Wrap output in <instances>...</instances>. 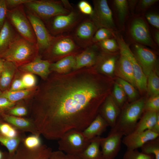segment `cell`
<instances>
[{
    "label": "cell",
    "instance_id": "cell-1",
    "mask_svg": "<svg viewBox=\"0 0 159 159\" xmlns=\"http://www.w3.org/2000/svg\"><path fill=\"white\" fill-rule=\"evenodd\" d=\"M90 67L52 77L34 102L30 118L46 139L59 140L72 129L82 131L98 114L105 89Z\"/></svg>",
    "mask_w": 159,
    "mask_h": 159
},
{
    "label": "cell",
    "instance_id": "cell-2",
    "mask_svg": "<svg viewBox=\"0 0 159 159\" xmlns=\"http://www.w3.org/2000/svg\"><path fill=\"white\" fill-rule=\"evenodd\" d=\"M146 101L142 98L125 104L122 107L114 127L111 129L121 132L124 136L133 132L144 112Z\"/></svg>",
    "mask_w": 159,
    "mask_h": 159
},
{
    "label": "cell",
    "instance_id": "cell-3",
    "mask_svg": "<svg viewBox=\"0 0 159 159\" xmlns=\"http://www.w3.org/2000/svg\"><path fill=\"white\" fill-rule=\"evenodd\" d=\"M39 50L37 43H32L22 37L17 36L8 49L0 55V57L16 65L29 62Z\"/></svg>",
    "mask_w": 159,
    "mask_h": 159
},
{
    "label": "cell",
    "instance_id": "cell-4",
    "mask_svg": "<svg viewBox=\"0 0 159 159\" xmlns=\"http://www.w3.org/2000/svg\"><path fill=\"white\" fill-rule=\"evenodd\" d=\"M91 140L86 138L82 131L71 129L65 132L59 139L58 149L66 154L78 155L89 145Z\"/></svg>",
    "mask_w": 159,
    "mask_h": 159
},
{
    "label": "cell",
    "instance_id": "cell-5",
    "mask_svg": "<svg viewBox=\"0 0 159 159\" xmlns=\"http://www.w3.org/2000/svg\"><path fill=\"white\" fill-rule=\"evenodd\" d=\"M25 5L41 19H48L59 15L68 14L71 11L65 7L62 0H31Z\"/></svg>",
    "mask_w": 159,
    "mask_h": 159
},
{
    "label": "cell",
    "instance_id": "cell-6",
    "mask_svg": "<svg viewBox=\"0 0 159 159\" xmlns=\"http://www.w3.org/2000/svg\"><path fill=\"white\" fill-rule=\"evenodd\" d=\"M6 16L23 38L32 43H37L32 27L21 7L7 9Z\"/></svg>",
    "mask_w": 159,
    "mask_h": 159
},
{
    "label": "cell",
    "instance_id": "cell-7",
    "mask_svg": "<svg viewBox=\"0 0 159 159\" xmlns=\"http://www.w3.org/2000/svg\"><path fill=\"white\" fill-rule=\"evenodd\" d=\"M117 41L120 53L126 56L131 64L136 86L141 91L146 90L147 89V77L136 57L122 37L117 36Z\"/></svg>",
    "mask_w": 159,
    "mask_h": 159
},
{
    "label": "cell",
    "instance_id": "cell-8",
    "mask_svg": "<svg viewBox=\"0 0 159 159\" xmlns=\"http://www.w3.org/2000/svg\"><path fill=\"white\" fill-rule=\"evenodd\" d=\"M94 8L90 19L98 29L106 28L112 31L115 28L112 11L106 0L93 1Z\"/></svg>",
    "mask_w": 159,
    "mask_h": 159
},
{
    "label": "cell",
    "instance_id": "cell-9",
    "mask_svg": "<svg viewBox=\"0 0 159 159\" xmlns=\"http://www.w3.org/2000/svg\"><path fill=\"white\" fill-rule=\"evenodd\" d=\"M80 47L72 36L62 34L54 37L47 50L54 57H64L72 54Z\"/></svg>",
    "mask_w": 159,
    "mask_h": 159
},
{
    "label": "cell",
    "instance_id": "cell-10",
    "mask_svg": "<svg viewBox=\"0 0 159 159\" xmlns=\"http://www.w3.org/2000/svg\"><path fill=\"white\" fill-rule=\"evenodd\" d=\"M52 151V148L45 145L42 144L36 149H30L25 146L22 142L14 153L3 152L2 159H49Z\"/></svg>",
    "mask_w": 159,
    "mask_h": 159
},
{
    "label": "cell",
    "instance_id": "cell-11",
    "mask_svg": "<svg viewBox=\"0 0 159 159\" xmlns=\"http://www.w3.org/2000/svg\"><path fill=\"white\" fill-rule=\"evenodd\" d=\"M123 134L121 132L111 129L107 136L101 138L102 159H115L121 148Z\"/></svg>",
    "mask_w": 159,
    "mask_h": 159
},
{
    "label": "cell",
    "instance_id": "cell-12",
    "mask_svg": "<svg viewBox=\"0 0 159 159\" xmlns=\"http://www.w3.org/2000/svg\"><path fill=\"white\" fill-rule=\"evenodd\" d=\"M26 16L34 32L39 49L47 50L54 37L49 33L40 18L30 13Z\"/></svg>",
    "mask_w": 159,
    "mask_h": 159
},
{
    "label": "cell",
    "instance_id": "cell-13",
    "mask_svg": "<svg viewBox=\"0 0 159 159\" xmlns=\"http://www.w3.org/2000/svg\"><path fill=\"white\" fill-rule=\"evenodd\" d=\"M97 29L90 19H87L77 26L72 36L80 47L86 48L92 45V38Z\"/></svg>",
    "mask_w": 159,
    "mask_h": 159
},
{
    "label": "cell",
    "instance_id": "cell-14",
    "mask_svg": "<svg viewBox=\"0 0 159 159\" xmlns=\"http://www.w3.org/2000/svg\"><path fill=\"white\" fill-rule=\"evenodd\" d=\"M130 33L132 38L138 44L153 47L155 46L147 24L143 18L137 17L133 20Z\"/></svg>",
    "mask_w": 159,
    "mask_h": 159
},
{
    "label": "cell",
    "instance_id": "cell-15",
    "mask_svg": "<svg viewBox=\"0 0 159 159\" xmlns=\"http://www.w3.org/2000/svg\"><path fill=\"white\" fill-rule=\"evenodd\" d=\"M53 18L51 30L55 34L62 33L70 30L80 20L79 13L72 10L68 14L59 15Z\"/></svg>",
    "mask_w": 159,
    "mask_h": 159
},
{
    "label": "cell",
    "instance_id": "cell-16",
    "mask_svg": "<svg viewBox=\"0 0 159 159\" xmlns=\"http://www.w3.org/2000/svg\"><path fill=\"white\" fill-rule=\"evenodd\" d=\"M133 46L135 56L147 77L155 66L156 56L152 51L142 45L136 43Z\"/></svg>",
    "mask_w": 159,
    "mask_h": 159
},
{
    "label": "cell",
    "instance_id": "cell-17",
    "mask_svg": "<svg viewBox=\"0 0 159 159\" xmlns=\"http://www.w3.org/2000/svg\"><path fill=\"white\" fill-rule=\"evenodd\" d=\"M159 134L151 130L140 132H133L124 136L122 142L126 146L127 150H136L140 148L147 141L159 137Z\"/></svg>",
    "mask_w": 159,
    "mask_h": 159
},
{
    "label": "cell",
    "instance_id": "cell-18",
    "mask_svg": "<svg viewBox=\"0 0 159 159\" xmlns=\"http://www.w3.org/2000/svg\"><path fill=\"white\" fill-rule=\"evenodd\" d=\"M0 117L4 122L19 131L29 132L38 135L41 134L30 118L16 117L5 113L0 114Z\"/></svg>",
    "mask_w": 159,
    "mask_h": 159
},
{
    "label": "cell",
    "instance_id": "cell-19",
    "mask_svg": "<svg viewBox=\"0 0 159 159\" xmlns=\"http://www.w3.org/2000/svg\"><path fill=\"white\" fill-rule=\"evenodd\" d=\"M120 108L117 105L112 96L107 97L101 105L98 114L111 128H113L120 113Z\"/></svg>",
    "mask_w": 159,
    "mask_h": 159
},
{
    "label": "cell",
    "instance_id": "cell-20",
    "mask_svg": "<svg viewBox=\"0 0 159 159\" xmlns=\"http://www.w3.org/2000/svg\"><path fill=\"white\" fill-rule=\"evenodd\" d=\"M97 46L91 45L82 52L75 56V64L73 69L91 67L95 64L98 58L96 52Z\"/></svg>",
    "mask_w": 159,
    "mask_h": 159
},
{
    "label": "cell",
    "instance_id": "cell-21",
    "mask_svg": "<svg viewBox=\"0 0 159 159\" xmlns=\"http://www.w3.org/2000/svg\"><path fill=\"white\" fill-rule=\"evenodd\" d=\"M50 65L48 60L37 57L32 61L22 65L20 68L25 71L36 74L46 78L49 73Z\"/></svg>",
    "mask_w": 159,
    "mask_h": 159
},
{
    "label": "cell",
    "instance_id": "cell-22",
    "mask_svg": "<svg viewBox=\"0 0 159 159\" xmlns=\"http://www.w3.org/2000/svg\"><path fill=\"white\" fill-rule=\"evenodd\" d=\"M109 125L99 114L82 132L87 139L91 140L97 136H100L107 130Z\"/></svg>",
    "mask_w": 159,
    "mask_h": 159
},
{
    "label": "cell",
    "instance_id": "cell-23",
    "mask_svg": "<svg viewBox=\"0 0 159 159\" xmlns=\"http://www.w3.org/2000/svg\"><path fill=\"white\" fill-rule=\"evenodd\" d=\"M118 71L121 78L136 87L131 64L127 58L120 53V57L117 64Z\"/></svg>",
    "mask_w": 159,
    "mask_h": 159
},
{
    "label": "cell",
    "instance_id": "cell-24",
    "mask_svg": "<svg viewBox=\"0 0 159 159\" xmlns=\"http://www.w3.org/2000/svg\"><path fill=\"white\" fill-rule=\"evenodd\" d=\"M117 60V57L115 55L103 53L98 58L96 62L97 68L105 74L112 75L116 67Z\"/></svg>",
    "mask_w": 159,
    "mask_h": 159
},
{
    "label": "cell",
    "instance_id": "cell-25",
    "mask_svg": "<svg viewBox=\"0 0 159 159\" xmlns=\"http://www.w3.org/2000/svg\"><path fill=\"white\" fill-rule=\"evenodd\" d=\"M101 138L97 136L91 139L87 146L78 155L80 159H102L100 149Z\"/></svg>",
    "mask_w": 159,
    "mask_h": 159
},
{
    "label": "cell",
    "instance_id": "cell-26",
    "mask_svg": "<svg viewBox=\"0 0 159 159\" xmlns=\"http://www.w3.org/2000/svg\"><path fill=\"white\" fill-rule=\"evenodd\" d=\"M159 115V112L144 111L133 132H140L151 130L155 123Z\"/></svg>",
    "mask_w": 159,
    "mask_h": 159
},
{
    "label": "cell",
    "instance_id": "cell-27",
    "mask_svg": "<svg viewBox=\"0 0 159 159\" xmlns=\"http://www.w3.org/2000/svg\"><path fill=\"white\" fill-rule=\"evenodd\" d=\"M17 36L7 20L0 31V55L5 51Z\"/></svg>",
    "mask_w": 159,
    "mask_h": 159
},
{
    "label": "cell",
    "instance_id": "cell-28",
    "mask_svg": "<svg viewBox=\"0 0 159 159\" xmlns=\"http://www.w3.org/2000/svg\"><path fill=\"white\" fill-rule=\"evenodd\" d=\"M16 68L14 63L4 61L0 76V89L2 92L7 90L12 80Z\"/></svg>",
    "mask_w": 159,
    "mask_h": 159
},
{
    "label": "cell",
    "instance_id": "cell-29",
    "mask_svg": "<svg viewBox=\"0 0 159 159\" xmlns=\"http://www.w3.org/2000/svg\"><path fill=\"white\" fill-rule=\"evenodd\" d=\"M75 64V56L69 55L51 64L50 68L59 74H65L73 69Z\"/></svg>",
    "mask_w": 159,
    "mask_h": 159
},
{
    "label": "cell",
    "instance_id": "cell-30",
    "mask_svg": "<svg viewBox=\"0 0 159 159\" xmlns=\"http://www.w3.org/2000/svg\"><path fill=\"white\" fill-rule=\"evenodd\" d=\"M26 137L24 134L17 138H11L0 132V143L6 148L9 153L13 154L16 151Z\"/></svg>",
    "mask_w": 159,
    "mask_h": 159
},
{
    "label": "cell",
    "instance_id": "cell-31",
    "mask_svg": "<svg viewBox=\"0 0 159 159\" xmlns=\"http://www.w3.org/2000/svg\"><path fill=\"white\" fill-rule=\"evenodd\" d=\"M31 89L16 91L6 90L2 92L0 96L6 98L12 102L15 103L26 98L31 95L33 92V90Z\"/></svg>",
    "mask_w": 159,
    "mask_h": 159
},
{
    "label": "cell",
    "instance_id": "cell-32",
    "mask_svg": "<svg viewBox=\"0 0 159 159\" xmlns=\"http://www.w3.org/2000/svg\"><path fill=\"white\" fill-rule=\"evenodd\" d=\"M141 152L147 154H152L154 159H159V138L149 140L141 148Z\"/></svg>",
    "mask_w": 159,
    "mask_h": 159
},
{
    "label": "cell",
    "instance_id": "cell-33",
    "mask_svg": "<svg viewBox=\"0 0 159 159\" xmlns=\"http://www.w3.org/2000/svg\"><path fill=\"white\" fill-rule=\"evenodd\" d=\"M147 89L153 96L159 94V78L153 71L151 72L147 77Z\"/></svg>",
    "mask_w": 159,
    "mask_h": 159
},
{
    "label": "cell",
    "instance_id": "cell-34",
    "mask_svg": "<svg viewBox=\"0 0 159 159\" xmlns=\"http://www.w3.org/2000/svg\"><path fill=\"white\" fill-rule=\"evenodd\" d=\"M117 83L121 87L126 95L128 96L130 101L132 102L136 100L138 92L134 86L120 78L117 79Z\"/></svg>",
    "mask_w": 159,
    "mask_h": 159
},
{
    "label": "cell",
    "instance_id": "cell-35",
    "mask_svg": "<svg viewBox=\"0 0 159 159\" xmlns=\"http://www.w3.org/2000/svg\"><path fill=\"white\" fill-rule=\"evenodd\" d=\"M112 97L117 105L121 109L125 104L126 94L121 87L117 83L114 86Z\"/></svg>",
    "mask_w": 159,
    "mask_h": 159
},
{
    "label": "cell",
    "instance_id": "cell-36",
    "mask_svg": "<svg viewBox=\"0 0 159 159\" xmlns=\"http://www.w3.org/2000/svg\"><path fill=\"white\" fill-rule=\"evenodd\" d=\"M114 3L118 14L119 20L122 23L124 21L127 14L128 8L127 1L126 0H115Z\"/></svg>",
    "mask_w": 159,
    "mask_h": 159
},
{
    "label": "cell",
    "instance_id": "cell-37",
    "mask_svg": "<svg viewBox=\"0 0 159 159\" xmlns=\"http://www.w3.org/2000/svg\"><path fill=\"white\" fill-rule=\"evenodd\" d=\"M0 132L11 138H17L25 134L24 132L18 130L9 124L5 122L0 126Z\"/></svg>",
    "mask_w": 159,
    "mask_h": 159
},
{
    "label": "cell",
    "instance_id": "cell-38",
    "mask_svg": "<svg viewBox=\"0 0 159 159\" xmlns=\"http://www.w3.org/2000/svg\"><path fill=\"white\" fill-rule=\"evenodd\" d=\"M95 44L103 50L108 52H113L119 49L117 42L113 39H107Z\"/></svg>",
    "mask_w": 159,
    "mask_h": 159
},
{
    "label": "cell",
    "instance_id": "cell-39",
    "mask_svg": "<svg viewBox=\"0 0 159 159\" xmlns=\"http://www.w3.org/2000/svg\"><path fill=\"white\" fill-rule=\"evenodd\" d=\"M123 159H154V156L152 154L140 152L137 149L127 150L123 155Z\"/></svg>",
    "mask_w": 159,
    "mask_h": 159
},
{
    "label": "cell",
    "instance_id": "cell-40",
    "mask_svg": "<svg viewBox=\"0 0 159 159\" xmlns=\"http://www.w3.org/2000/svg\"><path fill=\"white\" fill-rule=\"evenodd\" d=\"M40 135L32 134L24 139L22 143L25 146L30 149H34L39 148L42 145Z\"/></svg>",
    "mask_w": 159,
    "mask_h": 159
},
{
    "label": "cell",
    "instance_id": "cell-41",
    "mask_svg": "<svg viewBox=\"0 0 159 159\" xmlns=\"http://www.w3.org/2000/svg\"><path fill=\"white\" fill-rule=\"evenodd\" d=\"M112 34V31L110 29L104 28H99L97 30L94 35L92 40V43L96 44L110 38Z\"/></svg>",
    "mask_w": 159,
    "mask_h": 159
},
{
    "label": "cell",
    "instance_id": "cell-42",
    "mask_svg": "<svg viewBox=\"0 0 159 159\" xmlns=\"http://www.w3.org/2000/svg\"><path fill=\"white\" fill-rule=\"evenodd\" d=\"M144 111L159 112V95L153 96L146 100Z\"/></svg>",
    "mask_w": 159,
    "mask_h": 159
},
{
    "label": "cell",
    "instance_id": "cell-43",
    "mask_svg": "<svg viewBox=\"0 0 159 159\" xmlns=\"http://www.w3.org/2000/svg\"><path fill=\"white\" fill-rule=\"evenodd\" d=\"M5 113L16 117H23L27 115L28 110L25 107L19 105L14 106Z\"/></svg>",
    "mask_w": 159,
    "mask_h": 159
},
{
    "label": "cell",
    "instance_id": "cell-44",
    "mask_svg": "<svg viewBox=\"0 0 159 159\" xmlns=\"http://www.w3.org/2000/svg\"><path fill=\"white\" fill-rule=\"evenodd\" d=\"M21 80L25 89H30L34 86L36 80L34 76L31 73H27L24 74Z\"/></svg>",
    "mask_w": 159,
    "mask_h": 159
},
{
    "label": "cell",
    "instance_id": "cell-45",
    "mask_svg": "<svg viewBox=\"0 0 159 159\" xmlns=\"http://www.w3.org/2000/svg\"><path fill=\"white\" fill-rule=\"evenodd\" d=\"M15 105V103L12 102L6 98L0 96V114L6 112Z\"/></svg>",
    "mask_w": 159,
    "mask_h": 159
},
{
    "label": "cell",
    "instance_id": "cell-46",
    "mask_svg": "<svg viewBox=\"0 0 159 159\" xmlns=\"http://www.w3.org/2000/svg\"><path fill=\"white\" fill-rule=\"evenodd\" d=\"M78 7L80 11L85 14L90 16L92 13L93 9L87 1H80L78 3Z\"/></svg>",
    "mask_w": 159,
    "mask_h": 159
},
{
    "label": "cell",
    "instance_id": "cell-47",
    "mask_svg": "<svg viewBox=\"0 0 159 159\" xmlns=\"http://www.w3.org/2000/svg\"><path fill=\"white\" fill-rule=\"evenodd\" d=\"M7 11L5 0H0V31L6 20Z\"/></svg>",
    "mask_w": 159,
    "mask_h": 159
},
{
    "label": "cell",
    "instance_id": "cell-48",
    "mask_svg": "<svg viewBox=\"0 0 159 159\" xmlns=\"http://www.w3.org/2000/svg\"><path fill=\"white\" fill-rule=\"evenodd\" d=\"M146 18L152 26L158 30L159 29V16L156 13H149L147 14Z\"/></svg>",
    "mask_w": 159,
    "mask_h": 159
},
{
    "label": "cell",
    "instance_id": "cell-49",
    "mask_svg": "<svg viewBox=\"0 0 159 159\" xmlns=\"http://www.w3.org/2000/svg\"><path fill=\"white\" fill-rule=\"evenodd\" d=\"M31 0H6V3L7 9L9 8L16 7L20 5L29 2Z\"/></svg>",
    "mask_w": 159,
    "mask_h": 159
},
{
    "label": "cell",
    "instance_id": "cell-50",
    "mask_svg": "<svg viewBox=\"0 0 159 159\" xmlns=\"http://www.w3.org/2000/svg\"><path fill=\"white\" fill-rule=\"evenodd\" d=\"M25 89L21 79L15 80L12 84L10 89L11 91H16Z\"/></svg>",
    "mask_w": 159,
    "mask_h": 159
},
{
    "label": "cell",
    "instance_id": "cell-51",
    "mask_svg": "<svg viewBox=\"0 0 159 159\" xmlns=\"http://www.w3.org/2000/svg\"><path fill=\"white\" fill-rule=\"evenodd\" d=\"M65 154L59 150L52 151L49 157V159H65Z\"/></svg>",
    "mask_w": 159,
    "mask_h": 159
},
{
    "label": "cell",
    "instance_id": "cell-52",
    "mask_svg": "<svg viewBox=\"0 0 159 159\" xmlns=\"http://www.w3.org/2000/svg\"><path fill=\"white\" fill-rule=\"evenodd\" d=\"M158 0H142L140 1V5L143 9H146L150 7L156 2Z\"/></svg>",
    "mask_w": 159,
    "mask_h": 159
},
{
    "label": "cell",
    "instance_id": "cell-53",
    "mask_svg": "<svg viewBox=\"0 0 159 159\" xmlns=\"http://www.w3.org/2000/svg\"><path fill=\"white\" fill-rule=\"evenodd\" d=\"M151 130L159 134V115L155 123Z\"/></svg>",
    "mask_w": 159,
    "mask_h": 159
},
{
    "label": "cell",
    "instance_id": "cell-54",
    "mask_svg": "<svg viewBox=\"0 0 159 159\" xmlns=\"http://www.w3.org/2000/svg\"><path fill=\"white\" fill-rule=\"evenodd\" d=\"M154 38L156 43L157 45H159V32L158 30L156 31L154 33Z\"/></svg>",
    "mask_w": 159,
    "mask_h": 159
},
{
    "label": "cell",
    "instance_id": "cell-55",
    "mask_svg": "<svg viewBox=\"0 0 159 159\" xmlns=\"http://www.w3.org/2000/svg\"><path fill=\"white\" fill-rule=\"evenodd\" d=\"M65 159H80L78 155L66 154Z\"/></svg>",
    "mask_w": 159,
    "mask_h": 159
},
{
    "label": "cell",
    "instance_id": "cell-56",
    "mask_svg": "<svg viewBox=\"0 0 159 159\" xmlns=\"http://www.w3.org/2000/svg\"><path fill=\"white\" fill-rule=\"evenodd\" d=\"M4 60L0 57V71H1L2 69Z\"/></svg>",
    "mask_w": 159,
    "mask_h": 159
},
{
    "label": "cell",
    "instance_id": "cell-57",
    "mask_svg": "<svg viewBox=\"0 0 159 159\" xmlns=\"http://www.w3.org/2000/svg\"><path fill=\"white\" fill-rule=\"evenodd\" d=\"M3 156V152L0 150V159H2Z\"/></svg>",
    "mask_w": 159,
    "mask_h": 159
},
{
    "label": "cell",
    "instance_id": "cell-58",
    "mask_svg": "<svg viewBox=\"0 0 159 159\" xmlns=\"http://www.w3.org/2000/svg\"><path fill=\"white\" fill-rule=\"evenodd\" d=\"M4 122L2 120V119L0 117V126L1 125V124Z\"/></svg>",
    "mask_w": 159,
    "mask_h": 159
},
{
    "label": "cell",
    "instance_id": "cell-59",
    "mask_svg": "<svg viewBox=\"0 0 159 159\" xmlns=\"http://www.w3.org/2000/svg\"><path fill=\"white\" fill-rule=\"evenodd\" d=\"M2 92L1 91V90H0V95L1 94V93H2Z\"/></svg>",
    "mask_w": 159,
    "mask_h": 159
},
{
    "label": "cell",
    "instance_id": "cell-60",
    "mask_svg": "<svg viewBox=\"0 0 159 159\" xmlns=\"http://www.w3.org/2000/svg\"><path fill=\"white\" fill-rule=\"evenodd\" d=\"M1 71H0V76L1 75Z\"/></svg>",
    "mask_w": 159,
    "mask_h": 159
}]
</instances>
